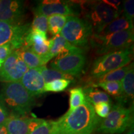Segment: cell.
<instances>
[{"mask_svg":"<svg viewBox=\"0 0 134 134\" xmlns=\"http://www.w3.org/2000/svg\"><path fill=\"white\" fill-rule=\"evenodd\" d=\"M100 119L95 113L93 105L85 99L71 112L56 121L52 120L50 134H92Z\"/></svg>","mask_w":134,"mask_h":134,"instance_id":"6da1fadb","label":"cell"},{"mask_svg":"<svg viewBox=\"0 0 134 134\" xmlns=\"http://www.w3.org/2000/svg\"><path fill=\"white\" fill-rule=\"evenodd\" d=\"M0 95L7 108L15 115L24 116L36 104L34 98L20 82L5 83Z\"/></svg>","mask_w":134,"mask_h":134,"instance_id":"7a4b0ae2","label":"cell"},{"mask_svg":"<svg viewBox=\"0 0 134 134\" xmlns=\"http://www.w3.org/2000/svg\"><path fill=\"white\" fill-rule=\"evenodd\" d=\"M133 125V109L118 103L111 108L106 117L100 119L96 131L100 134H119Z\"/></svg>","mask_w":134,"mask_h":134,"instance_id":"3957f363","label":"cell"},{"mask_svg":"<svg viewBox=\"0 0 134 134\" xmlns=\"http://www.w3.org/2000/svg\"><path fill=\"white\" fill-rule=\"evenodd\" d=\"M133 30L102 35L93 34L90 38L91 46L99 55H104L133 47Z\"/></svg>","mask_w":134,"mask_h":134,"instance_id":"277c9868","label":"cell"},{"mask_svg":"<svg viewBox=\"0 0 134 134\" xmlns=\"http://www.w3.org/2000/svg\"><path fill=\"white\" fill-rule=\"evenodd\" d=\"M133 47L102 55L94 61L90 74L98 78L114 70L127 66L131 62Z\"/></svg>","mask_w":134,"mask_h":134,"instance_id":"5b68a950","label":"cell"},{"mask_svg":"<svg viewBox=\"0 0 134 134\" xmlns=\"http://www.w3.org/2000/svg\"><path fill=\"white\" fill-rule=\"evenodd\" d=\"M93 29L85 19L69 16L60 34L72 46L81 48L88 44Z\"/></svg>","mask_w":134,"mask_h":134,"instance_id":"8992f818","label":"cell"},{"mask_svg":"<svg viewBox=\"0 0 134 134\" xmlns=\"http://www.w3.org/2000/svg\"><path fill=\"white\" fill-rule=\"evenodd\" d=\"M117 12L103 1L93 3L86 13L85 20L88 22L94 34H99L104 27L120 16Z\"/></svg>","mask_w":134,"mask_h":134,"instance_id":"52a82bcc","label":"cell"},{"mask_svg":"<svg viewBox=\"0 0 134 134\" xmlns=\"http://www.w3.org/2000/svg\"><path fill=\"white\" fill-rule=\"evenodd\" d=\"M86 58L83 49L67 55L61 58H55L51 63L52 69L71 76H77L81 73L85 67Z\"/></svg>","mask_w":134,"mask_h":134,"instance_id":"ba28073f","label":"cell"},{"mask_svg":"<svg viewBox=\"0 0 134 134\" xmlns=\"http://www.w3.org/2000/svg\"><path fill=\"white\" fill-rule=\"evenodd\" d=\"M28 69L17 50H15L0 67V81L5 83L20 82Z\"/></svg>","mask_w":134,"mask_h":134,"instance_id":"9c48e42d","label":"cell"},{"mask_svg":"<svg viewBox=\"0 0 134 134\" xmlns=\"http://www.w3.org/2000/svg\"><path fill=\"white\" fill-rule=\"evenodd\" d=\"M30 29L29 24H11L0 21V46L11 43L16 50L22 47Z\"/></svg>","mask_w":134,"mask_h":134,"instance_id":"30bf717a","label":"cell"},{"mask_svg":"<svg viewBox=\"0 0 134 134\" xmlns=\"http://www.w3.org/2000/svg\"><path fill=\"white\" fill-rule=\"evenodd\" d=\"M44 119L10 114L4 123L8 134H30Z\"/></svg>","mask_w":134,"mask_h":134,"instance_id":"8fae6325","label":"cell"},{"mask_svg":"<svg viewBox=\"0 0 134 134\" xmlns=\"http://www.w3.org/2000/svg\"><path fill=\"white\" fill-rule=\"evenodd\" d=\"M24 15L23 1L0 0V21L11 24H21Z\"/></svg>","mask_w":134,"mask_h":134,"instance_id":"7c38bea8","label":"cell"},{"mask_svg":"<svg viewBox=\"0 0 134 134\" xmlns=\"http://www.w3.org/2000/svg\"><path fill=\"white\" fill-rule=\"evenodd\" d=\"M35 14L48 17L53 14L75 16L78 14L72 4L63 1H42L35 9Z\"/></svg>","mask_w":134,"mask_h":134,"instance_id":"4fadbf2b","label":"cell"},{"mask_svg":"<svg viewBox=\"0 0 134 134\" xmlns=\"http://www.w3.org/2000/svg\"><path fill=\"white\" fill-rule=\"evenodd\" d=\"M23 86L34 98L45 93V83L37 68L28 69L20 81Z\"/></svg>","mask_w":134,"mask_h":134,"instance_id":"5bb4252c","label":"cell"},{"mask_svg":"<svg viewBox=\"0 0 134 134\" xmlns=\"http://www.w3.org/2000/svg\"><path fill=\"white\" fill-rule=\"evenodd\" d=\"M133 30V22H132L125 18L124 16H119L107 25L99 34L104 36L110 34H114L120 32L132 31Z\"/></svg>","mask_w":134,"mask_h":134,"instance_id":"9a60e30c","label":"cell"},{"mask_svg":"<svg viewBox=\"0 0 134 134\" xmlns=\"http://www.w3.org/2000/svg\"><path fill=\"white\" fill-rule=\"evenodd\" d=\"M16 50L29 69H34L46 65L42 57L33 52L30 48L22 47Z\"/></svg>","mask_w":134,"mask_h":134,"instance_id":"2e32d148","label":"cell"},{"mask_svg":"<svg viewBox=\"0 0 134 134\" xmlns=\"http://www.w3.org/2000/svg\"><path fill=\"white\" fill-rule=\"evenodd\" d=\"M83 90L85 99L93 105L99 103L111 104L112 99L109 95L104 91L94 87H88Z\"/></svg>","mask_w":134,"mask_h":134,"instance_id":"e0dca14e","label":"cell"},{"mask_svg":"<svg viewBox=\"0 0 134 134\" xmlns=\"http://www.w3.org/2000/svg\"><path fill=\"white\" fill-rule=\"evenodd\" d=\"M93 86L94 87L99 86L103 88L105 92H107V94H109L117 99L119 103L122 104L124 102L121 81L103 82L94 84Z\"/></svg>","mask_w":134,"mask_h":134,"instance_id":"ac0fdd59","label":"cell"},{"mask_svg":"<svg viewBox=\"0 0 134 134\" xmlns=\"http://www.w3.org/2000/svg\"><path fill=\"white\" fill-rule=\"evenodd\" d=\"M124 102L133 99L134 95V68L132 67L121 81Z\"/></svg>","mask_w":134,"mask_h":134,"instance_id":"d6986e66","label":"cell"},{"mask_svg":"<svg viewBox=\"0 0 134 134\" xmlns=\"http://www.w3.org/2000/svg\"><path fill=\"white\" fill-rule=\"evenodd\" d=\"M133 66V63H130L127 66H125L122 68L115 70L113 71L107 73L103 76L96 78V83H103V82H109V81H121L124 78L125 75L127 74L132 67Z\"/></svg>","mask_w":134,"mask_h":134,"instance_id":"ffe728a7","label":"cell"},{"mask_svg":"<svg viewBox=\"0 0 134 134\" xmlns=\"http://www.w3.org/2000/svg\"><path fill=\"white\" fill-rule=\"evenodd\" d=\"M69 16L53 14L48 17V30L53 36L60 34Z\"/></svg>","mask_w":134,"mask_h":134,"instance_id":"44dd1931","label":"cell"},{"mask_svg":"<svg viewBox=\"0 0 134 134\" xmlns=\"http://www.w3.org/2000/svg\"><path fill=\"white\" fill-rule=\"evenodd\" d=\"M37 70L39 71L42 76L43 77L46 83L58 79H65L69 80L73 79V76L63 74V73H60V72L56 71L55 70L49 69V68H47L46 65L38 67L37 68Z\"/></svg>","mask_w":134,"mask_h":134,"instance_id":"7402d4cb","label":"cell"},{"mask_svg":"<svg viewBox=\"0 0 134 134\" xmlns=\"http://www.w3.org/2000/svg\"><path fill=\"white\" fill-rule=\"evenodd\" d=\"M70 108L67 113L71 112L85 101V95L82 88H76L72 89L70 91Z\"/></svg>","mask_w":134,"mask_h":134,"instance_id":"603a6c76","label":"cell"},{"mask_svg":"<svg viewBox=\"0 0 134 134\" xmlns=\"http://www.w3.org/2000/svg\"><path fill=\"white\" fill-rule=\"evenodd\" d=\"M71 83V80L58 79L45 84V92H60L65 90Z\"/></svg>","mask_w":134,"mask_h":134,"instance_id":"cb8c5ba5","label":"cell"},{"mask_svg":"<svg viewBox=\"0 0 134 134\" xmlns=\"http://www.w3.org/2000/svg\"><path fill=\"white\" fill-rule=\"evenodd\" d=\"M31 28L47 33L48 31V17L43 15L35 14V18L32 23Z\"/></svg>","mask_w":134,"mask_h":134,"instance_id":"d4e9b609","label":"cell"},{"mask_svg":"<svg viewBox=\"0 0 134 134\" xmlns=\"http://www.w3.org/2000/svg\"><path fill=\"white\" fill-rule=\"evenodd\" d=\"M122 16L129 21L133 22L134 19V1L133 0H127L122 3Z\"/></svg>","mask_w":134,"mask_h":134,"instance_id":"484cf974","label":"cell"},{"mask_svg":"<svg viewBox=\"0 0 134 134\" xmlns=\"http://www.w3.org/2000/svg\"><path fill=\"white\" fill-rule=\"evenodd\" d=\"M95 113L99 117L104 119L107 117L111 109V104L108 103H99L93 105Z\"/></svg>","mask_w":134,"mask_h":134,"instance_id":"4316f807","label":"cell"},{"mask_svg":"<svg viewBox=\"0 0 134 134\" xmlns=\"http://www.w3.org/2000/svg\"><path fill=\"white\" fill-rule=\"evenodd\" d=\"M15 50L16 48L11 43H6L0 46V67L9 55Z\"/></svg>","mask_w":134,"mask_h":134,"instance_id":"83f0119b","label":"cell"},{"mask_svg":"<svg viewBox=\"0 0 134 134\" xmlns=\"http://www.w3.org/2000/svg\"><path fill=\"white\" fill-rule=\"evenodd\" d=\"M52 129V120H44L30 134H50Z\"/></svg>","mask_w":134,"mask_h":134,"instance_id":"f1b7e54d","label":"cell"},{"mask_svg":"<svg viewBox=\"0 0 134 134\" xmlns=\"http://www.w3.org/2000/svg\"><path fill=\"white\" fill-rule=\"evenodd\" d=\"M9 110L0 95V125H3L9 115Z\"/></svg>","mask_w":134,"mask_h":134,"instance_id":"f546056e","label":"cell"},{"mask_svg":"<svg viewBox=\"0 0 134 134\" xmlns=\"http://www.w3.org/2000/svg\"><path fill=\"white\" fill-rule=\"evenodd\" d=\"M0 134H8L4 124L3 125H0Z\"/></svg>","mask_w":134,"mask_h":134,"instance_id":"4dcf8cb0","label":"cell"},{"mask_svg":"<svg viewBox=\"0 0 134 134\" xmlns=\"http://www.w3.org/2000/svg\"><path fill=\"white\" fill-rule=\"evenodd\" d=\"M124 134H134V127L133 125H132L129 129L127 130V132Z\"/></svg>","mask_w":134,"mask_h":134,"instance_id":"1f68e13d","label":"cell"}]
</instances>
